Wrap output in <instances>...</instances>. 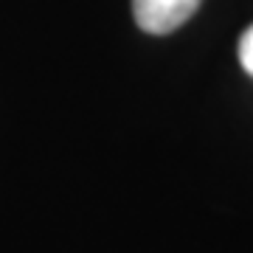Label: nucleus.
Segmentation results:
<instances>
[{"label": "nucleus", "mask_w": 253, "mask_h": 253, "mask_svg": "<svg viewBox=\"0 0 253 253\" xmlns=\"http://www.w3.org/2000/svg\"><path fill=\"white\" fill-rule=\"evenodd\" d=\"M203 0H132L135 23L146 34H172L200 9Z\"/></svg>", "instance_id": "obj_1"}, {"label": "nucleus", "mask_w": 253, "mask_h": 253, "mask_svg": "<svg viewBox=\"0 0 253 253\" xmlns=\"http://www.w3.org/2000/svg\"><path fill=\"white\" fill-rule=\"evenodd\" d=\"M239 62H242V68L253 76V26L248 28L242 34V40H239Z\"/></svg>", "instance_id": "obj_2"}]
</instances>
